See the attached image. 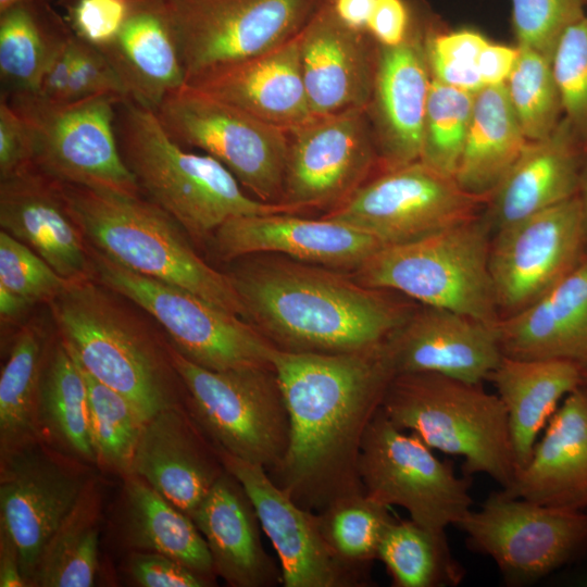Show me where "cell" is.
<instances>
[{
    "label": "cell",
    "instance_id": "obj_35",
    "mask_svg": "<svg viewBox=\"0 0 587 587\" xmlns=\"http://www.w3.org/2000/svg\"><path fill=\"white\" fill-rule=\"evenodd\" d=\"M38 427L43 442L98 469L85 378L77 359L60 336L51 345L42 372Z\"/></svg>",
    "mask_w": 587,
    "mask_h": 587
},
{
    "label": "cell",
    "instance_id": "obj_19",
    "mask_svg": "<svg viewBox=\"0 0 587 587\" xmlns=\"http://www.w3.org/2000/svg\"><path fill=\"white\" fill-rule=\"evenodd\" d=\"M222 463L249 496L274 547L285 587H355L366 583L347 570L328 547L316 512L299 505L267 471L220 450Z\"/></svg>",
    "mask_w": 587,
    "mask_h": 587
},
{
    "label": "cell",
    "instance_id": "obj_5",
    "mask_svg": "<svg viewBox=\"0 0 587 587\" xmlns=\"http://www.w3.org/2000/svg\"><path fill=\"white\" fill-rule=\"evenodd\" d=\"M61 184L91 247L133 272L186 289L246 319L229 275L199 257L186 230L161 208L142 195Z\"/></svg>",
    "mask_w": 587,
    "mask_h": 587
},
{
    "label": "cell",
    "instance_id": "obj_48",
    "mask_svg": "<svg viewBox=\"0 0 587 587\" xmlns=\"http://www.w3.org/2000/svg\"><path fill=\"white\" fill-rule=\"evenodd\" d=\"M68 26L75 37L98 49L121 32L135 0H65Z\"/></svg>",
    "mask_w": 587,
    "mask_h": 587
},
{
    "label": "cell",
    "instance_id": "obj_25",
    "mask_svg": "<svg viewBox=\"0 0 587 587\" xmlns=\"http://www.w3.org/2000/svg\"><path fill=\"white\" fill-rule=\"evenodd\" d=\"M367 32L346 26L324 4L299 34L304 86L314 116L366 109L373 89L376 48Z\"/></svg>",
    "mask_w": 587,
    "mask_h": 587
},
{
    "label": "cell",
    "instance_id": "obj_36",
    "mask_svg": "<svg viewBox=\"0 0 587 587\" xmlns=\"http://www.w3.org/2000/svg\"><path fill=\"white\" fill-rule=\"evenodd\" d=\"M73 36L46 2L18 4L0 13L1 93L35 92L43 73Z\"/></svg>",
    "mask_w": 587,
    "mask_h": 587
},
{
    "label": "cell",
    "instance_id": "obj_2",
    "mask_svg": "<svg viewBox=\"0 0 587 587\" xmlns=\"http://www.w3.org/2000/svg\"><path fill=\"white\" fill-rule=\"evenodd\" d=\"M227 274L246 319L285 351L370 350L383 345L411 312L382 289L292 259L246 260Z\"/></svg>",
    "mask_w": 587,
    "mask_h": 587
},
{
    "label": "cell",
    "instance_id": "obj_38",
    "mask_svg": "<svg viewBox=\"0 0 587 587\" xmlns=\"http://www.w3.org/2000/svg\"><path fill=\"white\" fill-rule=\"evenodd\" d=\"M102 488L95 475L51 535L28 587H90L99 565Z\"/></svg>",
    "mask_w": 587,
    "mask_h": 587
},
{
    "label": "cell",
    "instance_id": "obj_47",
    "mask_svg": "<svg viewBox=\"0 0 587 587\" xmlns=\"http://www.w3.org/2000/svg\"><path fill=\"white\" fill-rule=\"evenodd\" d=\"M72 283L41 257L4 230L0 232V285L32 305L50 303Z\"/></svg>",
    "mask_w": 587,
    "mask_h": 587
},
{
    "label": "cell",
    "instance_id": "obj_41",
    "mask_svg": "<svg viewBox=\"0 0 587 587\" xmlns=\"http://www.w3.org/2000/svg\"><path fill=\"white\" fill-rule=\"evenodd\" d=\"M80 369L87 387L89 424L98 470L122 478L130 474L143 423L123 395L95 378L82 365Z\"/></svg>",
    "mask_w": 587,
    "mask_h": 587
},
{
    "label": "cell",
    "instance_id": "obj_59",
    "mask_svg": "<svg viewBox=\"0 0 587 587\" xmlns=\"http://www.w3.org/2000/svg\"><path fill=\"white\" fill-rule=\"evenodd\" d=\"M47 2V0H0V13L18 4Z\"/></svg>",
    "mask_w": 587,
    "mask_h": 587
},
{
    "label": "cell",
    "instance_id": "obj_40",
    "mask_svg": "<svg viewBox=\"0 0 587 587\" xmlns=\"http://www.w3.org/2000/svg\"><path fill=\"white\" fill-rule=\"evenodd\" d=\"M321 530L336 559L369 583L371 563L394 517L389 508L365 491L341 498L316 512Z\"/></svg>",
    "mask_w": 587,
    "mask_h": 587
},
{
    "label": "cell",
    "instance_id": "obj_6",
    "mask_svg": "<svg viewBox=\"0 0 587 587\" xmlns=\"http://www.w3.org/2000/svg\"><path fill=\"white\" fill-rule=\"evenodd\" d=\"M380 408L433 450L461 457L463 475H488L501 489L513 484L516 465L507 411L482 384L435 373L395 374Z\"/></svg>",
    "mask_w": 587,
    "mask_h": 587
},
{
    "label": "cell",
    "instance_id": "obj_16",
    "mask_svg": "<svg viewBox=\"0 0 587 587\" xmlns=\"http://www.w3.org/2000/svg\"><path fill=\"white\" fill-rule=\"evenodd\" d=\"M288 132L279 204L290 213L330 211L379 172V158L366 109L314 116Z\"/></svg>",
    "mask_w": 587,
    "mask_h": 587
},
{
    "label": "cell",
    "instance_id": "obj_33",
    "mask_svg": "<svg viewBox=\"0 0 587 587\" xmlns=\"http://www.w3.org/2000/svg\"><path fill=\"white\" fill-rule=\"evenodd\" d=\"M122 479L117 521L125 549L174 558L214 585L211 554L192 519L141 477L128 474Z\"/></svg>",
    "mask_w": 587,
    "mask_h": 587
},
{
    "label": "cell",
    "instance_id": "obj_17",
    "mask_svg": "<svg viewBox=\"0 0 587 587\" xmlns=\"http://www.w3.org/2000/svg\"><path fill=\"white\" fill-rule=\"evenodd\" d=\"M586 250L578 196L495 233L489 270L500 319L534 303L583 261Z\"/></svg>",
    "mask_w": 587,
    "mask_h": 587
},
{
    "label": "cell",
    "instance_id": "obj_31",
    "mask_svg": "<svg viewBox=\"0 0 587 587\" xmlns=\"http://www.w3.org/2000/svg\"><path fill=\"white\" fill-rule=\"evenodd\" d=\"M99 50L118 76L127 98L153 111L187 84L162 0H135L116 38Z\"/></svg>",
    "mask_w": 587,
    "mask_h": 587
},
{
    "label": "cell",
    "instance_id": "obj_15",
    "mask_svg": "<svg viewBox=\"0 0 587 587\" xmlns=\"http://www.w3.org/2000/svg\"><path fill=\"white\" fill-rule=\"evenodd\" d=\"M486 202L463 190L454 177L417 160L378 172L323 217L391 246L476 218Z\"/></svg>",
    "mask_w": 587,
    "mask_h": 587
},
{
    "label": "cell",
    "instance_id": "obj_26",
    "mask_svg": "<svg viewBox=\"0 0 587 587\" xmlns=\"http://www.w3.org/2000/svg\"><path fill=\"white\" fill-rule=\"evenodd\" d=\"M586 145L564 116L548 137L528 141L487 199L491 232L578 196Z\"/></svg>",
    "mask_w": 587,
    "mask_h": 587
},
{
    "label": "cell",
    "instance_id": "obj_29",
    "mask_svg": "<svg viewBox=\"0 0 587 587\" xmlns=\"http://www.w3.org/2000/svg\"><path fill=\"white\" fill-rule=\"evenodd\" d=\"M507 495L540 504L587 511V387L558 407L533 454Z\"/></svg>",
    "mask_w": 587,
    "mask_h": 587
},
{
    "label": "cell",
    "instance_id": "obj_8",
    "mask_svg": "<svg viewBox=\"0 0 587 587\" xmlns=\"http://www.w3.org/2000/svg\"><path fill=\"white\" fill-rule=\"evenodd\" d=\"M185 388V404L214 446L267 472L283 460L289 444V417L273 367L212 371L171 345Z\"/></svg>",
    "mask_w": 587,
    "mask_h": 587
},
{
    "label": "cell",
    "instance_id": "obj_46",
    "mask_svg": "<svg viewBox=\"0 0 587 587\" xmlns=\"http://www.w3.org/2000/svg\"><path fill=\"white\" fill-rule=\"evenodd\" d=\"M517 47L551 61L564 32L587 12L585 0H510Z\"/></svg>",
    "mask_w": 587,
    "mask_h": 587
},
{
    "label": "cell",
    "instance_id": "obj_24",
    "mask_svg": "<svg viewBox=\"0 0 587 587\" xmlns=\"http://www.w3.org/2000/svg\"><path fill=\"white\" fill-rule=\"evenodd\" d=\"M224 472L218 449L185 403L143 423L130 474L189 516Z\"/></svg>",
    "mask_w": 587,
    "mask_h": 587
},
{
    "label": "cell",
    "instance_id": "obj_34",
    "mask_svg": "<svg viewBox=\"0 0 587 587\" xmlns=\"http://www.w3.org/2000/svg\"><path fill=\"white\" fill-rule=\"evenodd\" d=\"M528 140L504 85L484 86L474 95L471 122L454 175L466 192L487 200Z\"/></svg>",
    "mask_w": 587,
    "mask_h": 587
},
{
    "label": "cell",
    "instance_id": "obj_51",
    "mask_svg": "<svg viewBox=\"0 0 587 587\" xmlns=\"http://www.w3.org/2000/svg\"><path fill=\"white\" fill-rule=\"evenodd\" d=\"M33 163L30 128L7 96L0 97V178Z\"/></svg>",
    "mask_w": 587,
    "mask_h": 587
},
{
    "label": "cell",
    "instance_id": "obj_52",
    "mask_svg": "<svg viewBox=\"0 0 587 587\" xmlns=\"http://www.w3.org/2000/svg\"><path fill=\"white\" fill-rule=\"evenodd\" d=\"M412 16L403 0H375L366 32L379 46L394 47L408 36Z\"/></svg>",
    "mask_w": 587,
    "mask_h": 587
},
{
    "label": "cell",
    "instance_id": "obj_57",
    "mask_svg": "<svg viewBox=\"0 0 587 587\" xmlns=\"http://www.w3.org/2000/svg\"><path fill=\"white\" fill-rule=\"evenodd\" d=\"M30 307L32 304L27 300L0 285V314L2 321H15Z\"/></svg>",
    "mask_w": 587,
    "mask_h": 587
},
{
    "label": "cell",
    "instance_id": "obj_54",
    "mask_svg": "<svg viewBox=\"0 0 587 587\" xmlns=\"http://www.w3.org/2000/svg\"><path fill=\"white\" fill-rule=\"evenodd\" d=\"M519 47L488 42L477 59L484 86L504 85L519 58Z\"/></svg>",
    "mask_w": 587,
    "mask_h": 587
},
{
    "label": "cell",
    "instance_id": "obj_4",
    "mask_svg": "<svg viewBox=\"0 0 587 587\" xmlns=\"http://www.w3.org/2000/svg\"><path fill=\"white\" fill-rule=\"evenodd\" d=\"M115 128L125 164L141 195L186 233L204 239L230 218L289 211L248 196L233 173L205 153L188 151L166 133L155 111L126 99Z\"/></svg>",
    "mask_w": 587,
    "mask_h": 587
},
{
    "label": "cell",
    "instance_id": "obj_60",
    "mask_svg": "<svg viewBox=\"0 0 587 587\" xmlns=\"http://www.w3.org/2000/svg\"><path fill=\"white\" fill-rule=\"evenodd\" d=\"M583 385L587 387V369L584 370Z\"/></svg>",
    "mask_w": 587,
    "mask_h": 587
},
{
    "label": "cell",
    "instance_id": "obj_42",
    "mask_svg": "<svg viewBox=\"0 0 587 587\" xmlns=\"http://www.w3.org/2000/svg\"><path fill=\"white\" fill-rule=\"evenodd\" d=\"M519 49L504 86L526 139L536 141L548 137L563 118L562 100L551 61L533 49Z\"/></svg>",
    "mask_w": 587,
    "mask_h": 587
},
{
    "label": "cell",
    "instance_id": "obj_53",
    "mask_svg": "<svg viewBox=\"0 0 587 587\" xmlns=\"http://www.w3.org/2000/svg\"><path fill=\"white\" fill-rule=\"evenodd\" d=\"M74 34L64 47L53 58L35 93L38 97L53 102H63L72 73L74 60Z\"/></svg>",
    "mask_w": 587,
    "mask_h": 587
},
{
    "label": "cell",
    "instance_id": "obj_43",
    "mask_svg": "<svg viewBox=\"0 0 587 587\" xmlns=\"http://www.w3.org/2000/svg\"><path fill=\"white\" fill-rule=\"evenodd\" d=\"M474 95L432 78L420 161L454 177L471 122Z\"/></svg>",
    "mask_w": 587,
    "mask_h": 587
},
{
    "label": "cell",
    "instance_id": "obj_20",
    "mask_svg": "<svg viewBox=\"0 0 587 587\" xmlns=\"http://www.w3.org/2000/svg\"><path fill=\"white\" fill-rule=\"evenodd\" d=\"M211 237L224 261L273 252L335 270H357L383 247L371 235L340 222L288 212L234 217Z\"/></svg>",
    "mask_w": 587,
    "mask_h": 587
},
{
    "label": "cell",
    "instance_id": "obj_10",
    "mask_svg": "<svg viewBox=\"0 0 587 587\" xmlns=\"http://www.w3.org/2000/svg\"><path fill=\"white\" fill-rule=\"evenodd\" d=\"M4 96L27 122L33 164L45 174L63 184L141 195L115 128L117 105L126 99L98 96L53 102L32 92Z\"/></svg>",
    "mask_w": 587,
    "mask_h": 587
},
{
    "label": "cell",
    "instance_id": "obj_32",
    "mask_svg": "<svg viewBox=\"0 0 587 587\" xmlns=\"http://www.w3.org/2000/svg\"><path fill=\"white\" fill-rule=\"evenodd\" d=\"M584 367L561 359L503 355L489 380L504 405L516 474L528 463L559 402L583 385Z\"/></svg>",
    "mask_w": 587,
    "mask_h": 587
},
{
    "label": "cell",
    "instance_id": "obj_18",
    "mask_svg": "<svg viewBox=\"0 0 587 587\" xmlns=\"http://www.w3.org/2000/svg\"><path fill=\"white\" fill-rule=\"evenodd\" d=\"M96 467L38 440L0 454V525L13 537L28 587L45 545Z\"/></svg>",
    "mask_w": 587,
    "mask_h": 587
},
{
    "label": "cell",
    "instance_id": "obj_12",
    "mask_svg": "<svg viewBox=\"0 0 587 587\" xmlns=\"http://www.w3.org/2000/svg\"><path fill=\"white\" fill-rule=\"evenodd\" d=\"M359 476L364 491L403 508L419 525L446 534L472 510L469 476H459L417 435L396 426L379 408L362 438Z\"/></svg>",
    "mask_w": 587,
    "mask_h": 587
},
{
    "label": "cell",
    "instance_id": "obj_11",
    "mask_svg": "<svg viewBox=\"0 0 587 587\" xmlns=\"http://www.w3.org/2000/svg\"><path fill=\"white\" fill-rule=\"evenodd\" d=\"M155 113L178 145L213 157L254 198L279 204L287 130L188 84L170 93Z\"/></svg>",
    "mask_w": 587,
    "mask_h": 587
},
{
    "label": "cell",
    "instance_id": "obj_3",
    "mask_svg": "<svg viewBox=\"0 0 587 587\" xmlns=\"http://www.w3.org/2000/svg\"><path fill=\"white\" fill-rule=\"evenodd\" d=\"M95 278L72 282L50 302L59 336L95 378L123 395L142 423L185 403L168 341Z\"/></svg>",
    "mask_w": 587,
    "mask_h": 587
},
{
    "label": "cell",
    "instance_id": "obj_28",
    "mask_svg": "<svg viewBox=\"0 0 587 587\" xmlns=\"http://www.w3.org/2000/svg\"><path fill=\"white\" fill-rule=\"evenodd\" d=\"M190 517L202 534L216 577L232 587L282 583L279 565L265 551L255 509L239 480L225 472Z\"/></svg>",
    "mask_w": 587,
    "mask_h": 587
},
{
    "label": "cell",
    "instance_id": "obj_14",
    "mask_svg": "<svg viewBox=\"0 0 587 587\" xmlns=\"http://www.w3.org/2000/svg\"><path fill=\"white\" fill-rule=\"evenodd\" d=\"M187 83L297 37L326 0H162Z\"/></svg>",
    "mask_w": 587,
    "mask_h": 587
},
{
    "label": "cell",
    "instance_id": "obj_61",
    "mask_svg": "<svg viewBox=\"0 0 587 587\" xmlns=\"http://www.w3.org/2000/svg\"><path fill=\"white\" fill-rule=\"evenodd\" d=\"M586 4H587V0H585Z\"/></svg>",
    "mask_w": 587,
    "mask_h": 587
},
{
    "label": "cell",
    "instance_id": "obj_37",
    "mask_svg": "<svg viewBox=\"0 0 587 587\" xmlns=\"http://www.w3.org/2000/svg\"><path fill=\"white\" fill-rule=\"evenodd\" d=\"M52 342L37 323L24 325L13 336L0 375V454L41 440L38 401Z\"/></svg>",
    "mask_w": 587,
    "mask_h": 587
},
{
    "label": "cell",
    "instance_id": "obj_44",
    "mask_svg": "<svg viewBox=\"0 0 587 587\" xmlns=\"http://www.w3.org/2000/svg\"><path fill=\"white\" fill-rule=\"evenodd\" d=\"M489 40L472 29L425 32V52L432 78L475 93L484 87L477 59Z\"/></svg>",
    "mask_w": 587,
    "mask_h": 587
},
{
    "label": "cell",
    "instance_id": "obj_7",
    "mask_svg": "<svg viewBox=\"0 0 587 587\" xmlns=\"http://www.w3.org/2000/svg\"><path fill=\"white\" fill-rule=\"evenodd\" d=\"M491 233L479 215L413 241L383 246L354 270L353 278L495 325L500 316L489 270Z\"/></svg>",
    "mask_w": 587,
    "mask_h": 587
},
{
    "label": "cell",
    "instance_id": "obj_27",
    "mask_svg": "<svg viewBox=\"0 0 587 587\" xmlns=\"http://www.w3.org/2000/svg\"><path fill=\"white\" fill-rule=\"evenodd\" d=\"M285 130L314 117L299 50V35L259 55L210 71L187 83Z\"/></svg>",
    "mask_w": 587,
    "mask_h": 587
},
{
    "label": "cell",
    "instance_id": "obj_1",
    "mask_svg": "<svg viewBox=\"0 0 587 587\" xmlns=\"http://www.w3.org/2000/svg\"><path fill=\"white\" fill-rule=\"evenodd\" d=\"M291 352L274 348L271 363L289 417V444L268 471L302 508L320 512L364 491L362 438L395 375L385 350Z\"/></svg>",
    "mask_w": 587,
    "mask_h": 587
},
{
    "label": "cell",
    "instance_id": "obj_49",
    "mask_svg": "<svg viewBox=\"0 0 587 587\" xmlns=\"http://www.w3.org/2000/svg\"><path fill=\"white\" fill-rule=\"evenodd\" d=\"M98 96H117L128 99L105 55L98 48L75 37L72 73L64 101H77Z\"/></svg>",
    "mask_w": 587,
    "mask_h": 587
},
{
    "label": "cell",
    "instance_id": "obj_30",
    "mask_svg": "<svg viewBox=\"0 0 587 587\" xmlns=\"http://www.w3.org/2000/svg\"><path fill=\"white\" fill-rule=\"evenodd\" d=\"M502 354L561 359L587 369V255L522 311L496 324Z\"/></svg>",
    "mask_w": 587,
    "mask_h": 587
},
{
    "label": "cell",
    "instance_id": "obj_50",
    "mask_svg": "<svg viewBox=\"0 0 587 587\" xmlns=\"http://www.w3.org/2000/svg\"><path fill=\"white\" fill-rule=\"evenodd\" d=\"M125 572L139 587H208L211 582L168 555L151 551H127Z\"/></svg>",
    "mask_w": 587,
    "mask_h": 587
},
{
    "label": "cell",
    "instance_id": "obj_58",
    "mask_svg": "<svg viewBox=\"0 0 587 587\" xmlns=\"http://www.w3.org/2000/svg\"><path fill=\"white\" fill-rule=\"evenodd\" d=\"M578 197L582 202L587 230V145L585 150Z\"/></svg>",
    "mask_w": 587,
    "mask_h": 587
},
{
    "label": "cell",
    "instance_id": "obj_21",
    "mask_svg": "<svg viewBox=\"0 0 587 587\" xmlns=\"http://www.w3.org/2000/svg\"><path fill=\"white\" fill-rule=\"evenodd\" d=\"M395 374L435 373L482 384L503 354L496 324L423 305L411 311L385 341Z\"/></svg>",
    "mask_w": 587,
    "mask_h": 587
},
{
    "label": "cell",
    "instance_id": "obj_9",
    "mask_svg": "<svg viewBox=\"0 0 587 587\" xmlns=\"http://www.w3.org/2000/svg\"><path fill=\"white\" fill-rule=\"evenodd\" d=\"M89 251L93 278L154 319L168 344L192 363L212 371L273 367L275 346L246 319L186 289L133 272L90 245Z\"/></svg>",
    "mask_w": 587,
    "mask_h": 587
},
{
    "label": "cell",
    "instance_id": "obj_39",
    "mask_svg": "<svg viewBox=\"0 0 587 587\" xmlns=\"http://www.w3.org/2000/svg\"><path fill=\"white\" fill-rule=\"evenodd\" d=\"M377 560L396 587L457 586L465 571L453 557L446 534L432 532L411 519L392 520L382 537Z\"/></svg>",
    "mask_w": 587,
    "mask_h": 587
},
{
    "label": "cell",
    "instance_id": "obj_23",
    "mask_svg": "<svg viewBox=\"0 0 587 587\" xmlns=\"http://www.w3.org/2000/svg\"><path fill=\"white\" fill-rule=\"evenodd\" d=\"M0 226L64 278H93L89 245L62 184L33 163L0 178Z\"/></svg>",
    "mask_w": 587,
    "mask_h": 587
},
{
    "label": "cell",
    "instance_id": "obj_13",
    "mask_svg": "<svg viewBox=\"0 0 587 587\" xmlns=\"http://www.w3.org/2000/svg\"><path fill=\"white\" fill-rule=\"evenodd\" d=\"M467 547L490 558L505 585L537 583L587 551V511L495 491L457 525Z\"/></svg>",
    "mask_w": 587,
    "mask_h": 587
},
{
    "label": "cell",
    "instance_id": "obj_62",
    "mask_svg": "<svg viewBox=\"0 0 587 587\" xmlns=\"http://www.w3.org/2000/svg\"><path fill=\"white\" fill-rule=\"evenodd\" d=\"M65 1V0H64Z\"/></svg>",
    "mask_w": 587,
    "mask_h": 587
},
{
    "label": "cell",
    "instance_id": "obj_22",
    "mask_svg": "<svg viewBox=\"0 0 587 587\" xmlns=\"http://www.w3.org/2000/svg\"><path fill=\"white\" fill-rule=\"evenodd\" d=\"M430 83L425 33L412 20L401 43L377 45L366 111L378 151L379 172L420 160Z\"/></svg>",
    "mask_w": 587,
    "mask_h": 587
},
{
    "label": "cell",
    "instance_id": "obj_56",
    "mask_svg": "<svg viewBox=\"0 0 587 587\" xmlns=\"http://www.w3.org/2000/svg\"><path fill=\"white\" fill-rule=\"evenodd\" d=\"M336 16L346 26L366 32L375 0H329Z\"/></svg>",
    "mask_w": 587,
    "mask_h": 587
},
{
    "label": "cell",
    "instance_id": "obj_45",
    "mask_svg": "<svg viewBox=\"0 0 587 587\" xmlns=\"http://www.w3.org/2000/svg\"><path fill=\"white\" fill-rule=\"evenodd\" d=\"M551 66L563 115L587 141V12L559 39Z\"/></svg>",
    "mask_w": 587,
    "mask_h": 587
},
{
    "label": "cell",
    "instance_id": "obj_55",
    "mask_svg": "<svg viewBox=\"0 0 587 587\" xmlns=\"http://www.w3.org/2000/svg\"><path fill=\"white\" fill-rule=\"evenodd\" d=\"M0 587H27L22 573L18 548L2 525H0Z\"/></svg>",
    "mask_w": 587,
    "mask_h": 587
}]
</instances>
